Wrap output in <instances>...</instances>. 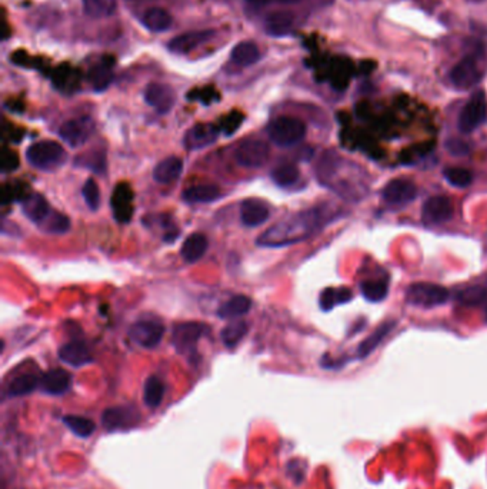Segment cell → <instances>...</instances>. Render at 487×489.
Instances as JSON below:
<instances>
[{
    "label": "cell",
    "mask_w": 487,
    "mask_h": 489,
    "mask_svg": "<svg viewBox=\"0 0 487 489\" xmlns=\"http://www.w3.org/2000/svg\"><path fill=\"white\" fill-rule=\"evenodd\" d=\"M243 124V115L237 110L229 113L223 120H222V126L220 129L226 133V135H233L239 128L240 125Z\"/></svg>",
    "instance_id": "f6af8a7d"
},
{
    "label": "cell",
    "mask_w": 487,
    "mask_h": 489,
    "mask_svg": "<svg viewBox=\"0 0 487 489\" xmlns=\"http://www.w3.org/2000/svg\"><path fill=\"white\" fill-rule=\"evenodd\" d=\"M423 219L427 223H444L453 216V205L444 196H433L423 205Z\"/></svg>",
    "instance_id": "e0dca14e"
},
{
    "label": "cell",
    "mask_w": 487,
    "mask_h": 489,
    "mask_svg": "<svg viewBox=\"0 0 487 489\" xmlns=\"http://www.w3.org/2000/svg\"><path fill=\"white\" fill-rule=\"evenodd\" d=\"M382 195L385 202L389 203V205L401 207L415 200V197L418 196V188L408 179H394L385 186Z\"/></svg>",
    "instance_id": "4fadbf2b"
},
{
    "label": "cell",
    "mask_w": 487,
    "mask_h": 489,
    "mask_svg": "<svg viewBox=\"0 0 487 489\" xmlns=\"http://www.w3.org/2000/svg\"><path fill=\"white\" fill-rule=\"evenodd\" d=\"M165 326L159 320L142 319L135 322L129 330V338L142 348H154L164 339Z\"/></svg>",
    "instance_id": "8992f818"
},
{
    "label": "cell",
    "mask_w": 487,
    "mask_h": 489,
    "mask_svg": "<svg viewBox=\"0 0 487 489\" xmlns=\"http://www.w3.org/2000/svg\"><path fill=\"white\" fill-rule=\"evenodd\" d=\"M215 36L216 30H199L179 34L169 42V51L176 55H186L194 51L196 48L208 44Z\"/></svg>",
    "instance_id": "5bb4252c"
},
{
    "label": "cell",
    "mask_w": 487,
    "mask_h": 489,
    "mask_svg": "<svg viewBox=\"0 0 487 489\" xmlns=\"http://www.w3.org/2000/svg\"><path fill=\"white\" fill-rule=\"evenodd\" d=\"M117 0H84V11L93 19H105L114 15Z\"/></svg>",
    "instance_id": "4dcf8cb0"
},
{
    "label": "cell",
    "mask_w": 487,
    "mask_h": 489,
    "mask_svg": "<svg viewBox=\"0 0 487 489\" xmlns=\"http://www.w3.org/2000/svg\"><path fill=\"white\" fill-rule=\"evenodd\" d=\"M23 214L34 223H40L51 214V207L48 200L40 193H30L25 200H22Z\"/></svg>",
    "instance_id": "603a6c76"
},
{
    "label": "cell",
    "mask_w": 487,
    "mask_h": 489,
    "mask_svg": "<svg viewBox=\"0 0 487 489\" xmlns=\"http://www.w3.org/2000/svg\"><path fill=\"white\" fill-rule=\"evenodd\" d=\"M443 176L451 185L458 188H467L473 182V175L470 171L463 168H448L444 169Z\"/></svg>",
    "instance_id": "60d3db41"
},
{
    "label": "cell",
    "mask_w": 487,
    "mask_h": 489,
    "mask_svg": "<svg viewBox=\"0 0 487 489\" xmlns=\"http://www.w3.org/2000/svg\"><path fill=\"white\" fill-rule=\"evenodd\" d=\"M249 331V326L245 320H237V322H233V323H229L226 325L220 337H222V341L223 344L227 346V348H233L236 346L243 338L246 337Z\"/></svg>",
    "instance_id": "e575fe53"
},
{
    "label": "cell",
    "mask_w": 487,
    "mask_h": 489,
    "mask_svg": "<svg viewBox=\"0 0 487 489\" xmlns=\"http://www.w3.org/2000/svg\"><path fill=\"white\" fill-rule=\"evenodd\" d=\"M267 135L277 146L289 148L302 142L306 136V125L300 119L280 116L272 120L267 126Z\"/></svg>",
    "instance_id": "3957f363"
},
{
    "label": "cell",
    "mask_w": 487,
    "mask_h": 489,
    "mask_svg": "<svg viewBox=\"0 0 487 489\" xmlns=\"http://www.w3.org/2000/svg\"><path fill=\"white\" fill-rule=\"evenodd\" d=\"M187 98L190 100H200L201 103H205V105H211L213 100H218L219 99V93L212 88H203V89H193Z\"/></svg>",
    "instance_id": "bcb514c9"
},
{
    "label": "cell",
    "mask_w": 487,
    "mask_h": 489,
    "mask_svg": "<svg viewBox=\"0 0 487 489\" xmlns=\"http://www.w3.org/2000/svg\"><path fill=\"white\" fill-rule=\"evenodd\" d=\"M487 117V99L483 91L476 92L460 112L458 126L462 133H473Z\"/></svg>",
    "instance_id": "5b68a950"
},
{
    "label": "cell",
    "mask_w": 487,
    "mask_h": 489,
    "mask_svg": "<svg viewBox=\"0 0 487 489\" xmlns=\"http://www.w3.org/2000/svg\"><path fill=\"white\" fill-rule=\"evenodd\" d=\"M299 169L295 165H280L272 172V179L277 186L288 188L299 179Z\"/></svg>",
    "instance_id": "ab89813d"
},
{
    "label": "cell",
    "mask_w": 487,
    "mask_h": 489,
    "mask_svg": "<svg viewBox=\"0 0 487 489\" xmlns=\"http://www.w3.org/2000/svg\"><path fill=\"white\" fill-rule=\"evenodd\" d=\"M220 196V189L215 185H200L186 189L182 195L187 203H206L213 202Z\"/></svg>",
    "instance_id": "f1b7e54d"
},
{
    "label": "cell",
    "mask_w": 487,
    "mask_h": 489,
    "mask_svg": "<svg viewBox=\"0 0 487 489\" xmlns=\"http://www.w3.org/2000/svg\"><path fill=\"white\" fill-rule=\"evenodd\" d=\"M360 291L369 302H380L387 296V285L382 280H364L360 283Z\"/></svg>",
    "instance_id": "f35d334b"
},
{
    "label": "cell",
    "mask_w": 487,
    "mask_h": 489,
    "mask_svg": "<svg viewBox=\"0 0 487 489\" xmlns=\"http://www.w3.org/2000/svg\"><path fill=\"white\" fill-rule=\"evenodd\" d=\"M449 292L440 285L434 283H413L406 292V301L411 305L422 308H434L448 302Z\"/></svg>",
    "instance_id": "277c9868"
},
{
    "label": "cell",
    "mask_w": 487,
    "mask_h": 489,
    "mask_svg": "<svg viewBox=\"0 0 487 489\" xmlns=\"http://www.w3.org/2000/svg\"><path fill=\"white\" fill-rule=\"evenodd\" d=\"M40 385V379L36 375H22L15 378L9 386H8V395L9 396H23L32 393L37 386Z\"/></svg>",
    "instance_id": "8d00e7d4"
},
{
    "label": "cell",
    "mask_w": 487,
    "mask_h": 489,
    "mask_svg": "<svg viewBox=\"0 0 487 489\" xmlns=\"http://www.w3.org/2000/svg\"><path fill=\"white\" fill-rule=\"evenodd\" d=\"M270 148L263 141H246L234 152V159L243 168H262L269 160Z\"/></svg>",
    "instance_id": "52a82bcc"
},
{
    "label": "cell",
    "mask_w": 487,
    "mask_h": 489,
    "mask_svg": "<svg viewBox=\"0 0 487 489\" xmlns=\"http://www.w3.org/2000/svg\"><path fill=\"white\" fill-rule=\"evenodd\" d=\"M270 216L269 208L258 199H246L241 202L240 219L248 228H256L263 225Z\"/></svg>",
    "instance_id": "ac0fdd59"
},
{
    "label": "cell",
    "mask_w": 487,
    "mask_h": 489,
    "mask_svg": "<svg viewBox=\"0 0 487 489\" xmlns=\"http://www.w3.org/2000/svg\"><path fill=\"white\" fill-rule=\"evenodd\" d=\"M40 229L46 233H58L62 235L69 230L70 228V221L66 215L60 212H51L44 222L39 223Z\"/></svg>",
    "instance_id": "74e56055"
},
{
    "label": "cell",
    "mask_w": 487,
    "mask_h": 489,
    "mask_svg": "<svg viewBox=\"0 0 487 489\" xmlns=\"http://www.w3.org/2000/svg\"><path fill=\"white\" fill-rule=\"evenodd\" d=\"M142 23L150 32L160 33V32H166V30H169L172 27L173 19H172L171 13L168 11H165V9L150 8V9H147L145 12V15L142 18Z\"/></svg>",
    "instance_id": "484cf974"
},
{
    "label": "cell",
    "mask_w": 487,
    "mask_h": 489,
    "mask_svg": "<svg viewBox=\"0 0 487 489\" xmlns=\"http://www.w3.org/2000/svg\"><path fill=\"white\" fill-rule=\"evenodd\" d=\"M338 305V296H336V289H326L323 291L320 295V306L323 311H331Z\"/></svg>",
    "instance_id": "7dc6e473"
},
{
    "label": "cell",
    "mask_w": 487,
    "mask_h": 489,
    "mask_svg": "<svg viewBox=\"0 0 487 489\" xmlns=\"http://www.w3.org/2000/svg\"><path fill=\"white\" fill-rule=\"evenodd\" d=\"M145 100L159 113H168L176 103V93L169 85L150 84L145 91Z\"/></svg>",
    "instance_id": "9a60e30c"
},
{
    "label": "cell",
    "mask_w": 487,
    "mask_h": 489,
    "mask_svg": "<svg viewBox=\"0 0 487 489\" xmlns=\"http://www.w3.org/2000/svg\"><path fill=\"white\" fill-rule=\"evenodd\" d=\"M251 306H252L251 298L245 295H236L218 309V316L222 319H233L248 313Z\"/></svg>",
    "instance_id": "83f0119b"
},
{
    "label": "cell",
    "mask_w": 487,
    "mask_h": 489,
    "mask_svg": "<svg viewBox=\"0 0 487 489\" xmlns=\"http://www.w3.org/2000/svg\"><path fill=\"white\" fill-rule=\"evenodd\" d=\"M262 53L255 42L245 40V42L237 44L232 51V63L239 67H246L255 65L260 60Z\"/></svg>",
    "instance_id": "d4e9b609"
},
{
    "label": "cell",
    "mask_w": 487,
    "mask_h": 489,
    "mask_svg": "<svg viewBox=\"0 0 487 489\" xmlns=\"http://www.w3.org/2000/svg\"><path fill=\"white\" fill-rule=\"evenodd\" d=\"M0 167H2V172L4 174H9L13 172L19 168V156L16 152H13L12 149L4 148L2 150V156H0Z\"/></svg>",
    "instance_id": "ee69618b"
},
{
    "label": "cell",
    "mask_w": 487,
    "mask_h": 489,
    "mask_svg": "<svg viewBox=\"0 0 487 489\" xmlns=\"http://www.w3.org/2000/svg\"><path fill=\"white\" fill-rule=\"evenodd\" d=\"M80 163H84L82 167L92 169L95 174H103L106 171V160L103 152H89Z\"/></svg>",
    "instance_id": "7bdbcfd3"
},
{
    "label": "cell",
    "mask_w": 487,
    "mask_h": 489,
    "mask_svg": "<svg viewBox=\"0 0 487 489\" xmlns=\"http://www.w3.org/2000/svg\"><path fill=\"white\" fill-rule=\"evenodd\" d=\"M26 159L33 168L45 172H52L63 167L67 155L62 145H59L58 142L42 141L27 148Z\"/></svg>",
    "instance_id": "7a4b0ae2"
},
{
    "label": "cell",
    "mask_w": 487,
    "mask_h": 489,
    "mask_svg": "<svg viewBox=\"0 0 487 489\" xmlns=\"http://www.w3.org/2000/svg\"><path fill=\"white\" fill-rule=\"evenodd\" d=\"M140 415L133 406H113L102 414V424L107 431L131 429L139 425Z\"/></svg>",
    "instance_id": "ba28073f"
},
{
    "label": "cell",
    "mask_w": 487,
    "mask_h": 489,
    "mask_svg": "<svg viewBox=\"0 0 487 489\" xmlns=\"http://www.w3.org/2000/svg\"><path fill=\"white\" fill-rule=\"evenodd\" d=\"M458 301L463 306H481L487 304V288L480 287V285H473L462 289L458 294Z\"/></svg>",
    "instance_id": "d6a6232c"
},
{
    "label": "cell",
    "mask_w": 487,
    "mask_h": 489,
    "mask_svg": "<svg viewBox=\"0 0 487 489\" xmlns=\"http://www.w3.org/2000/svg\"><path fill=\"white\" fill-rule=\"evenodd\" d=\"M208 251V239L201 233L190 235L182 247V256L186 262H197Z\"/></svg>",
    "instance_id": "4316f807"
},
{
    "label": "cell",
    "mask_w": 487,
    "mask_h": 489,
    "mask_svg": "<svg viewBox=\"0 0 487 489\" xmlns=\"http://www.w3.org/2000/svg\"><path fill=\"white\" fill-rule=\"evenodd\" d=\"M63 424L74 435H77L80 438H89L96 431V425H95V422L92 419L85 418V417H79V415H66V417H63Z\"/></svg>",
    "instance_id": "d590c367"
},
{
    "label": "cell",
    "mask_w": 487,
    "mask_h": 489,
    "mask_svg": "<svg viewBox=\"0 0 487 489\" xmlns=\"http://www.w3.org/2000/svg\"><path fill=\"white\" fill-rule=\"evenodd\" d=\"M481 70L477 66V62L473 55L462 59L451 72L452 85L458 89H470L476 86L481 80Z\"/></svg>",
    "instance_id": "8fae6325"
},
{
    "label": "cell",
    "mask_w": 487,
    "mask_h": 489,
    "mask_svg": "<svg viewBox=\"0 0 487 489\" xmlns=\"http://www.w3.org/2000/svg\"><path fill=\"white\" fill-rule=\"evenodd\" d=\"M319 223L320 215L317 211L303 212L292 219L272 226L265 235H262L259 243L262 247H285V244L307 237Z\"/></svg>",
    "instance_id": "6da1fadb"
},
{
    "label": "cell",
    "mask_w": 487,
    "mask_h": 489,
    "mask_svg": "<svg viewBox=\"0 0 487 489\" xmlns=\"http://www.w3.org/2000/svg\"><path fill=\"white\" fill-rule=\"evenodd\" d=\"M182 171H183L182 159L176 156H171L157 163L153 171V178L157 183L168 185L179 179V176L182 175Z\"/></svg>",
    "instance_id": "7402d4cb"
},
{
    "label": "cell",
    "mask_w": 487,
    "mask_h": 489,
    "mask_svg": "<svg viewBox=\"0 0 487 489\" xmlns=\"http://www.w3.org/2000/svg\"><path fill=\"white\" fill-rule=\"evenodd\" d=\"M218 136H219V128L216 125L197 124L186 132L183 138V145L186 146L187 150H199L215 143Z\"/></svg>",
    "instance_id": "2e32d148"
},
{
    "label": "cell",
    "mask_w": 487,
    "mask_h": 489,
    "mask_svg": "<svg viewBox=\"0 0 487 489\" xmlns=\"http://www.w3.org/2000/svg\"><path fill=\"white\" fill-rule=\"evenodd\" d=\"M93 132V120L89 116L76 117L65 122L59 129L60 138L72 148L82 146Z\"/></svg>",
    "instance_id": "9c48e42d"
},
{
    "label": "cell",
    "mask_w": 487,
    "mask_h": 489,
    "mask_svg": "<svg viewBox=\"0 0 487 489\" xmlns=\"http://www.w3.org/2000/svg\"><path fill=\"white\" fill-rule=\"evenodd\" d=\"M72 377L65 370H51L40 379V388L49 395H63L70 389Z\"/></svg>",
    "instance_id": "44dd1931"
},
{
    "label": "cell",
    "mask_w": 487,
    "mask_h": 489,
    "mask_svg": "<svg viewBox=\"0 0 487 489\" xmlns=\"http://www.w3.org/2000/svg\"><path fill=\"white\" fill-rule=\"evenodd\" d=\"M52 80L55 86L63 92H73L79 86V74L70 66H62L60 69H58Z\"/></svg>",
    "instance_id": "836d02e7"
},
{
    "label": "cell",
    "mask_w": 487,
    "mask_h": 489,
    "mask_svg": "<svg viewBox=\"0 0 487 489\" xmlns=\"http://www.w3.org/2000/svg\"><path fill=\"white\" fill-rule=\"evenodd\" d=\"M248 2L253 6H258V8H262V6H266L269 4H281V5H295L298 2H300V0H248Z\"/></svg>",
    "instance_id": "681fc988"
},
{
    "label": "cell",
    "mask_w": 487,
    "mask_h": 489,
    "mask_svg": "<svg viewBox=\"0 0 487 489\" xmlns=\"http://www.w3.org/2000/svg\"><path fill=\"white\" fill-rule=\"evenodd\" d=\"M396 325V322H393V320H389V322H385V323H382L380 326H379V328H376L375 330V332L371 335V337H368L366 339H364L360 345H359V356L360 358H366V356H369L379 345H380V342L386 338V335L393 330V326Z\"/></svg>",
    "instance_id": "f546056e"
},
{
    "label": "cell",
    "mask_w": 487,
    "mask_h": 489,
    "mask_svg": "<svg viewBox=\"0 0 487 489\" xmlns=\"http://www.w3.org/2000/svg\"><path fill=\"white\" fill-rule=\"evenodd\" d=\"M165 384L157 377L147 378L143 389V399L149 408H157L165 398Z\"/></svg>",
    "instance_id": "1f68e13d"
},
{
    "label": "cell",
    "mask_w": 487,
    "mask_h": 489,
    "mask_svg": "<svg viewBox=\"0 0 487 489\" xmlns=\"http://www.w3.org/2000/svg\"><path fill=\"white\" fill-rule=\"evenodd\" d=\"M336 296H338V304H346V302H349L353 298L350 289H346V288L338 289L336 291Z\"/></svg>",
    "instance_id": "f907efd6"
},
{
    "label": "cell",
    "mask_w": 487,
    "mask_h": 489,
    "mask_svg": "<svg viewBox=\"0 0 487 489\" xmlns=\"http://www.w3.org/2000/svg\"><path fill=\"white\" fill-rule=\"evenodd\" d=\"M205 332V326L199 322H185L175 326L172 342L179 353L193 352L199 339Z\"/></svg>",
    "instance_id": "30bf717a"
},
{
    "label": "cell",
    "mask_w": 487,
    "mask_h": 489,
    "mask_svg": "<svg viewBox=\"0 0 487 489\" xmlns=\"http://www.w3.org/2000/svg\"><path fill=\"white\" fill-rule=\"evenodd\" d=\"M113 66L114 59L112 56H103L98 63H95L89 72L91 85L96 92L106 91L113 80Z\"/></svg>",
    "instance_id": "ffe728a7"
},
{
    "label": "cell",
    "mask_w": 487,
    "mask_h": 489,
    "mask_svg": "<svg viewBox=\"0 0 487 489\" xmlns=\"http://www.w3.org/2000/svg\"><path fill=\"white\" fill-rule=\"evenodd\" d=\"M113 216L120 223H129L133 216V190L129 183H119L112 193Z\"/></svg>",
    "instance_id": "7c38bea8"
},
{
    "label": "cell",
    "mask_w": 487,
    "mask_h": 489,
    "mask_svg": "<svg viewBox=\"0 0 487 489\" xmlns=\"http://www.w3.org/2000/svg\"><path fill=\"white\" fill-rule=\"evenodd\" d=\"M295 25V16L291 12H274L265 20V30L267 34L281 37L291 33Z\"/></svg>",
    "instance_id": "cb8c5ba5"
},
{
    "label": "cell",
    "mask_w": 487,
    "mask_h": 489,
    "mask_svg": "<svg viewBox=\"0 0 487 489\" xmlns=\"http://www.w3.org/2000/svg\"><path fill=\"white\" fill-rule=\"evenodd\" d=\"M82 195L85 197L86 205L89 207V209L92 211H98L100 207V192H99V186L96 183L95 179H88L82 188Z\"/></svg>",
    "instance_id": "b9f144b4"
},
{
    "label": "cell",
    "mask_w": 487,
    "mask_h": 489,
    "mask_svg": "<svg viewBox=\"0 0 487 489\" xmlns=\"http://www.w3.org/2000/svg\"><path fill=\"white\" fill-rule=\"evenodd\" d=\"M446 149L456 156H465V155H469L470 152V146L466 142H462L459 139L448 141V143H446Z\"/></svg>",
    "instance_id": "c3c4849f"
},
{
    "label": "cell",
    "mask_w": 487,
    "mask_h": 489,
    "mask_svg": "<svg viewBox=\"0 0 487 489\" xmlns=\"http://www.w3.org/2000/svg\"><path fill=\"white\" fill-rule=\"evenodd\" d=\"M59 358L62 362L73 366V368H80V366L89 365L93 360L89 348L79 341L63 345L59 349Z\"/></svg>",
    "instance_id": "d6986e66"
}]
</instances>
